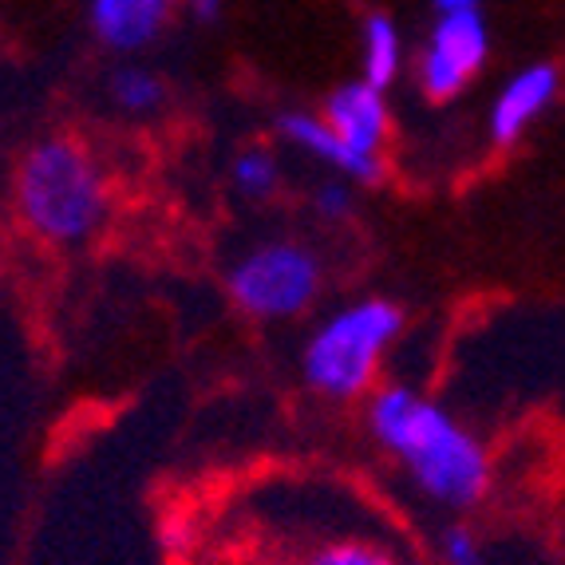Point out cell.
I'll use <instances>...</instances> for the list:
<instances>
[{
  "label": "cell",
  "mask_w": 565,
  "mask_h": 565,
  "mask_svg": "<svg viewBox=\"0 0 565 565\" xmlns=\"http://www.w3.org/2000/svg\"><path fill=\"white\" fill-rule=\"evenodd\" d=\"M367 427L384 451L404 462L415 487L439 507L471 510L487 494V447L435 399L404 384H387L372 396Z\"/></svg>",
  "instance_id": "cell-1"
},
{
  "label": "cell",
  "mask_w": 565,
  "mask_h": 565,
  "mask_svg": "<svg viewBox=\"0 0 565 565\" xmlns=\"http://www.w3.org/2000/svg\"><path fill=\"white\" fill-rule=\"evenodd\" d=\"M17 210L47 245H79L107 222L111 190L84 142L56 135L29 147L17 170Z\"/></svg>",
  "instance_id": "cell-2"
},
{
  "label": "cell",
  "mask_w": 565,
  "mask_h": 565,
  "mask_svg": "<svg viewBox=\"0 0 565 565\" xmlns=\"http://www.w3.org/2000/svg\"><path fill=\"white\" fill-rule=\"evenodd\" d=\"M404 332V309L384 297H364L337 309L305 344V380L329 399H356L376 384L380 360Z\"/></svg>",
  "instance_id": "cell-3"
},
{
  "label": "cell",
  "mask_w": 565,
  "mask_h": 565,
  "mask_svg": "<svg viewBox=\"0 0 565 565\" xmlns=\"http://www.w3.org/2000/svg\"><path fill=\"white\" fill-rule=\"evenodd\" d=\"M234 305L257 321L301 317L321 292V257L301 242H265L226 274Z\"/></svg>",
  "instance_id": "cell-4"
},
{
  "label": "cell",
  "mask_w": 565,
  "mask_h": 565,
  "mask_svg": "<svg viewBox=\"0 0 565 565\" xmlns=\"http://www.w3.org/2000/svg\"><path fill=\"white\" fill-rule=\"evenodd\" d=\"M490 32L482 12H444L435 20L431 36H427L424 56H419V84L424 95L435 104H447L462 87L479 76L487 64Z\"/></svg>",
  "instance_id": "cell-5"
},
{
  "label": "cell",
  "mask_w": 565,
  "mask_h": 565,
  "mask_svg": "<svg viewBox=\"0 0 565 565\" xmlns=\"http://www.w3.org/2000/svg\"><path fill=\"white\" fill-rule=\"evenodd\" d=\"M324 122L349 147L352 182L376 186L384 179V142H387V127H392L384 92L372 87L367 79L337 87L329 95V104H324Z\"/></svg>",
  "instance_id": "cell-6"
},
{
  "label": "cell",
  "mask_w": 565,
  "mask_h": 565,
  "mask_svg": "<svg viewBox=\"0 0 565 565\" xmlns=\"http://www.w3.org/2000/svg\"><path fill=\"white\" fill-rule=\"evenodd\" d=\"M557 87H562V76H557L554 64H530L514 72L490 104L487 127L494 147H514L550 111V104L557 99Z\"/></svg>",
  "instance_id": "cell-7"
},
{
  "label": "cell",
  "mask_w": 565,
  "mask_h": 565,
  "mask_svg": "<svg viewBox=\"0 0 565 565\" xmlns=\"http://www.w3.org/2000/svg\"><path fill=\"white\" fill-rule=\"evenodd\" d=\"M170 12H174V0H92L87 20L104 47L142 52L162 36Z\"/></svg>",
  "instance_id": "cell-8"
},
{
  "label": "cell",
  "mask_w": 565,
  "mask_h": 565,
  "mask_svg": "<svg viewBox=\"0 0 565 565\" xmlns=\"http://www.w3.org/2000/svg\"><path fill=\"white\" fill-rule=\"evenodd\" d=\"M277 131H281V139H289L292 147H301L305 154L329 162V167L340 170L344 179H352V154H349V147L337 139V131H332L329 122H324V115L285 111V115H277Z\"/></svg>",
  "instance_id": "cell-9"
},
{
  "label": "cell",
  "mask_w": 565,
  "mask_h": 565,
  "mask_svg": "<svg viewBox=\"0 0 565 565\" xmlns=\"http://www.w3.org/2000/svg\"><path fill=\"white\" fill-rule=\"evenodd\" d=\"M399 67H404V40H399L396 20L376 12L364 20V79L380 92L396 84Z\"/></svg>",
  "instance_id": "cell-10"
},
{
  "label": "cell",
  "mask_w": 565,
  "mask_h": 565,
  "mask_svg": "<svg viewBox=\"0 0 565 565\" xmlns=\"http://www.w3.org/2000/svg\"><path fill=\"white\" fill-rule=\"evenodd\" d=\"M107 95H111V104L127 115H151L167 104V84L162 76L147 72V67H119L107 84Z\"/></svg>",
  "instance_id": "cell-11"
},
{
  "label": "cell",
  "mask_w": 565,
  "mask_h": 565,
  "mask_svg": "<svg viewBox=\"0 0 565 565\" xmlns=\"http://www.w3.org/2000/svg\"><path fill=\"white\" fill-rule=\"evenodd\" d=\"M277 182H281V167L265 147H249V151H242L234 159V186L242 190L245 199H269Z\"/></svg>",
  "instance_id": "cell-12"
},
{
  "label": "cell",
  "mask_w": 565,
  "mask_h": 565,
  "mask_svg": "<svg viewBox=\"0 0 565 565\" xmlns=\"http://www.w3.org/2000/svg\"><path fill=\"white\" fill-rule=\"evenodd\" d=\"M297 565H399V562L384 546L356 542V537H340V542H324V546L309 550Z\"/></svg>",
  "instance_id": "cell-13"
},
{
  "label": "cell",
  "mask_w": 565,
  "mask_h": 565,
  "mask_svg": "<svg viewBox=\"0 0 565 565\" xmlns=\"http://www.w3.org/2000/svg\"><path fill=\"white\" fill-rule=\"evenodd\" d=\"M444 565H490L471 530L451 526L444 534Z\"/></svg>",
  "instance_id": "cell-14"
},
{
  "label": "cell",
  "mask_w": 565,
  "mask_h": 565,
  "mask_svg": "<svg viewBox=\"0 0 565 565\" xmlns=\"http://www.w3.org/2000/svg\"><path fill=\"white\" fill-rule=\"evenodd\" d=\"M317 214L324 217V222H344V217L352 214V190L344 186V182H324L321 190H317Z\"/></svg>",
  "instance_id": "cell-15"
},
{
  "label": "cell",
  "mask_w": 565,
  "mask_h": 565,
  "mask_svg": "<svg viewBox=\"0 0 565 565\" xmlns=\"http://www.w3.org/2000/svg\"><path fill=\"white\" fill-rule=\"evenodd\" d=\"M222 4H226V0H186L190 17L202 20V24H214V20L222 17Z\"/></svg>",
  "instance_id": "cell-16"
},
{
  "label": "cell",
  "mask_w": 565,
  "mask_h": 565,
  "mask_svg": "<svg viewBox=\"0 0 565 565\" xmlns=\"http://www.w3.org/2000/svg\"><path fill=\"white\" fill-rule=\"evenodd\" d=\"M431 4L439 9V17H444V12H475L482 0H431Z\"/></svg>",
  "instance_id": "cell-17"
}]
</instances>
